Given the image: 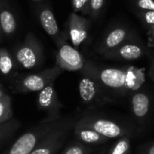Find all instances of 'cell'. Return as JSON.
Wrapping results in <instances>:
<instances>
[{
    "label": "cell",
    "instance_id": "obj_16",
    "mask_svg": "<svg viewBox=\"0 0 154 154\" xmlns=\"http://www.w3.org/2000/svg\"><path fill=\"white\" fill-rule=\"evenodd\" d=\"M0 26L1 31L5 35H11L14 33L16 30L14 15L5 7H0Z\"/></svg>",
    "mask_w": 154,
    "mask_h": 154
},
{
    "label": "cell",
    "instance_id": "obj_19",
    "mask_svg": "<svg viewBox=\"0 0 154 154\" xmlns=\"http://www.w3.org/2000/svg\"><path fill=\"white\" fill-rule=\"evenodd\" d=\"M14 60L9 51L0 48V72L3 75H9L14 68Z\"/></svg>",
    "mask_w": 154,
    "mask_h": 154
},
{
    "label": "cell",
    "instance_id": "obj_28",
    "mask_svg": "<svg viewBox=\"0 0 154 154\" xmlns=\"http://www.w3.org/2000/svg\"><path fill=\"white\" fill-rule=\"evenodd\" d=\"M143 154H154V143H152V145H150L144 152Z\"/></svg>",
    "mask_w": 154,
    "mask_h": 154
},
{
    "label": "cell",
    "instance_id": "obj_20",
    "mask_svg": "<svg viewBox=\"0 0 154 154\" xmlns=\"http://www.w3.org/2000/svg\"><path fill=\"white\" fill-rule=\"evenodd\" d=\"M13 118L12 99L10 96L5 95L0 98V124Z\"/></svg>",
    "mask_w": 154,
    "mask_h": 154
},
{
    "label": "cell",
    "instance_id": "obj_3",
    "mask_svg": "<svg viewBox=\"0 0 154 154\" xmlns=\"http://www.w3.org/2000/svg\"><path fill=\"white\" fill-rule=\"evenodd\" d=\"M61 117L54 119L46 116L21 135L15 143L3 154H30L39 142L57 125Z\"/></svg>",
    "mask_w": 154,
    "mask_h": 154
},
{
    "label": "cell",
    "instance_id": "obj_29",
    "mask_svg": "<svg viewBox=\"0 0 154 154\" xmlns=\"http://www.w3.org/2000/svg\"><path fill=\"white\" fill-rule=\"evenodd\" d=\"M5 95V92H4L3 88H2L0 87V98H1V97H4Z\"/></svg>",
    "mask_w": 154,
    "mask_h": 154
},
{
    "label": "cell",
    "instance_id": "obj_23",
    "mask_svg": "<svg viewBox=\"0 0 154 154\" xmlns=\"http://www.w3.org/2000/svg\"><path fill=\"white\" fill-rule=\"evenodd\" d=\"M71 5L75 13L90 14V0H71Z\"/></svg>",
    "mask_w": 154,
    "mask_h": 154
},
{
    "label": "cell",
    "instance_id": "obj_22",
    "mask_svg": "<svg viewBox=\"0 0 154 154\" xmlns=\"http://www.w3.org/2000/svg\"><path fill=\"white\" fill-rule=\"evenodd\" d=\"M90 152L91 149L88 146V144L77 142L67 146L60 154H89Z\"/></svg>",
    "mask_w": 154,
    "mask_h": 154
},
{
    "label": "cell",
    "instance_id": "obj_25",
    "mask_svg": "<svg viewBox=\"0 0 154 154\" xmlns=\"http://www.w3.org/2000/svg\"><path fill=\"white\" fill-rule=\"evenodd\" d=\"M137 6L144 11H154V0H137Z\"/></svg>",
    "mask_w": 154,
    "mask_h": 154
},
{
    "label": "cell",
    "instance_id": "obj_6",
    "mask_svg": "<svg viewBox=\"0 0 154 154\" xmlns=\"http://www.w3.org/2000/svg\"><path fill=\"white\" fill-rule=\"evenodd\" d=\"M105 89L91 76L83 73L79 83V93L81 101L89 108L102 106L112 99L106 94Z\"/></svg>",
    "mask_w": 154,
    "mask_h": 154
},
{
    "label": "cell",
    "instance_id": "obj_26",
    "mask_svg": "<svg viewBox=\"0 0 154 154\" xmlns=\"http://www.w3.org/2000/svg\"><path fill=\"white\" fill-rule=\"evenodd\" d=\"M141 14L144 23L149 27L154 25V11H144Z\"/></svg>",
    "mask_w": 154,
    "mask_h": 154
},
{
    "label": "cell",
    "instance_id": "obj_18",
    "mask_svg": "<svg viewBox=\"0 0 154 154\" xmlns=\"http://www.w3.org/2000/svg\"><path fill=\"white\" fill-rule=\"evenodd\" d=\"M20 127V122L16 119H10L0 124V145L8 139Z\"/></svg>",
    "mask_w": 154,
    "mask_h": 154
},
{
    "label": "cell",
    "instance_id": "obj_27",
    "mask_svg": "<svg viewBox=\"0 0 154 154\" xmlns=\"http://www.w3.org/2000/svg\"><path fill=\"white\" fill-rule=\"evenodd\" d=\"M148 35H149V42H150V45L151 46H154V25L149 27Z\"/></svg>",
    "mask_w": 154,
    "mask_h": 154
},
{
    "label": "cell",
    "instance_id": "obj_8",
    "mask_svg": "<svg viewBox=\"0 0 154 154\" xmlns=\"http://www.w3.org/2000/svg\"><path fill=\"white\" fill-rule=\"evenodd\" d=\"M59 46L56 54V65L62 70L77 71L82 70L85 66V60L81 53L72 45L62 42Z\"/></svg>",
    "mask_w": 154,
    "mask_h": 154
},
{
    "label": "cell",
    "instance_id": "obj_11",
    "mask_svg": "<svg viewBox=\"0 0 154 154\" xmlns=\"http://www.w3.org/2000/svg\"><path fill=\"white\" fill-rule=\"evenodd\" d=\"M39 19L43 30L55 40L58 45L64 42V38L61 36L57 20L54 16V14L50 8H42L39 13Z\"/></svg>",
    "mask_w": 154,
    "mask_h": 154
},
{
    "label": "cell",
    "instance_id": "obj_4",
    "mask_svg": "<svg viewBox=\"0 0 154 154\" xmlns=\"http://www.w3.org/2000/svg\"><path fill=\"white\" fill-rule=\"evenodd\" d=\"M62 72L63 70L55 65L38 73L21 76L14 80L13 89L15 93L39 92L49 84L54 82Z\"/></svg>",
    "mask_w": 154,
    "mask_h": 154
},
{
    "label": "cell",
    "instance_id": "obj_2",
    "mask_svg": "<svg viewBox=\"0 0 154 154\" xmlns=\"http://www.w3.org/2000/svg\"><path fill=\"white\" fill-rule=\"evenodd\" d=\"M82 72L95 79L106 90L118 95H124L130 91L127 84L126 69L116 68L97 69L92 64H85Z\"/></svg>",
    "mask_w": 154,
    "mask_h": 154
},
{
    "label": "cell",
    "instance_id": "obj_24",
    "mask_svg": "<svg viewBox=\"0 0 154 154\" xmlns=\"http://www.w3.org/2000/svg\"><path fill=\"white\" fill-rule=\"evenodd\" d=\"M105 0H90V14L93 18H97L104 5Z\"/></svg>",
    "mask_w": 154,
    "mask_h": 154
},
{
    "label": "cell",
    "instance_id": "obj_1",
    "mask_svg": "<svg viewBox=\"0 0 154 154\" xmlns=\"http://www.w3.org/2000/svg\"><path fill=\"white\" fill-rule=\"evenodd\" d=\"M79 118V114L62 116L57 125L39 142L30 154L57 153L64 145Z\"/></svg>",
    "mask_w": 154,
    "mask_h": 154
},
{
    "label": "cell",
    "instance_id": "obj_31",
    "mask_svg": "<svg viewBox=\"0 0 154 154\" xmlns=\"http://www.w3.org/2000/svg\"><path fill=\"white\" fill-rule=\"evenodd\" d=\"M34 1H40V0H34Z\"/></svg>",
    "mask_w": 154,
    "mask_h": 154
},
{
    "label": "cell",
    "instance_id": "obj_30",
    "mask_svg": "<svg viewBox=\"0 0 154 154\" xmlns=\"http://www.w3.org/2000/svg\"><path fill=\"white\" fill-rule=\"evenodd\" d=\"M1 32L2 31H1V26H0V40H1Z\"/></svg>",
    "mask_w": 154,
    "mask_h": 154
},
{
    "label": "cell",
    "instance_id": "obj_10",
    "mask_svg": "<svg viewBox=\"0 0 154 154\" xmlns=\"http://www.w3.org/2000/svg\"><path fill=\"white\" fill-rule=\"evenodd\" d=\"M90 23L89 20L73 12L69 14L68 21L69 36L72 45L78 48L88 35Z\"/></svg>",
    "mask_w": 154,
    "mask_h": 154
},
{
    "label": "cell",
    "instance_id": "obj_7",
    "mask_svg": "<svg viewBox=\"0 0 154 154\" xmlns=\"http://www.w3.org/2000/svg\"><path fill=\"white\" fill-rule=\"evenodd\" d=\"M77 123L91 128L107 139L122 138L126 136L128 134V130L124 125L117 124L113 120L98 116L86 115L82 117H79Z\"/></svg>",
    "mask_w": 154,
    "mask_h": 154
},
{
    "label": "cell",
    "instance_id": "obj_17",
    "mask_svg": "<svg viewBox=\"0 0 154 154\" xmlns=\"http://www.w3.org/2000/svg\"><path fill=\"white\" fill-rule=\"evenodd\" d=\"M126 78L130 91L138 90L145 80L143 72L134 67L128 68L126 69Z\"/></svg>",
    "mask_w": 154,
    "mask_h": 154
},
{
    "label": "cell",
    "instance_id": "obj_21",
    "mask_svg": "<svg viewBox=\"0 0 154 154\" xmlns=\"http://www.w3.org/2000/svg\"><path fill=\"white\" fill-rule=\"evenodd\" d=\"M130 139L127 136L119 138L116 144L110 149L107 154H129Z\"/></svg>",
    "mask_w": 154,
    "mask_h": 154
},
{
    "label": "cell",
    "instance_id": "obj_15",
    "mask_svg": "<svg viewBox=\"0 0 154 154\" xmlns=\"http://www.w3.org/2000/svg\"><path fill=\"white\" fill-rule=\"evenodd\" d=\"M127 31L125 28L119 27L114 29L107 34V36L105 39V42H103L104 51H109L117 48L127 38Z\"/></svg>",
    "mask_w": 154,
    "mask_h": 154
},
{
    "label": "cell",
    "instance_id": "obj_14",
    "mask_svg": "<svg viewBox=\"0 0 154 154\" xmlns=\"http://www.w3.org/2000/svg\"><path fill=\"white\" fill-rule=\"evenodd\" d=\"M108 57L119 58L126 60L139 59L143 54V49L136 44H124L117 48L109 51V53H105Z\"/></svg>",
    "mask_w": 154,
    "mask_h": 154
},
{
    "label": "cell",
    "instance_id": "obj_5",
    "mask_svg": "<svg viewBox=\"0 0 154 154\" xmlns=\"http://www.w3.org/2000/svg\"><path fill=\"white\" fill-rule=\"evenodd\" d=\"M44 60L43 47L36 36L29 32L23 42L15 50L14 60L16 64L25 69L39 67Z\"/></svg>",
    "mask_w": 154,
    "mask_h": 154
},
{
    "label": "cell",
    "instance_id": "obj_12",
    "mask_svg": "<svg viewBox=\"0 0 154 154\" xmlns=\"http://www.w3.org/2000/svg\"><path fill=\"white\" fill-rule=\"evenodd\" d=\"M73 130H74V135L78 139V141L88 145L103 144L109 141V139L102 136L101 134L92 130L91 128L81 125L78 123H76Z\"/></svg>",
    "mask_w": 154,
    "mask_h": 154
},
{
    "label": "cell",
    "instance_id": "obj_13",
    "mask_svg": "<svg viewBox=\"0 0 154 154\" xmlns=\"http://www.w3.org/2000/svg\"><path fill=\"white\" fill-rule=\"evenodd\" d=\"M150 97L143 92H136L131 98L132 112L134 116L139 120H143L150 111Z\"/></svg>",
    "mask_w": 154,
    "mask_h": 154
},
{
    "label": "cell",
    "instance_id": "obj_9",
    "mask_svg": "<svg viewBox=\"0 0 154 154\" xmlns=\"http://www.w3.org/2000/svg\"><path fill=\"white\" fill-rule=\"evenodd\" d=\"M36 105L41 111L47 114V117L54 119L61 117L60 109L62 108V104L59 99L53 82L39 91Z\"/></svg>",
    "mask_w": 154,
    "mask_h": 154
}]
</instances>
